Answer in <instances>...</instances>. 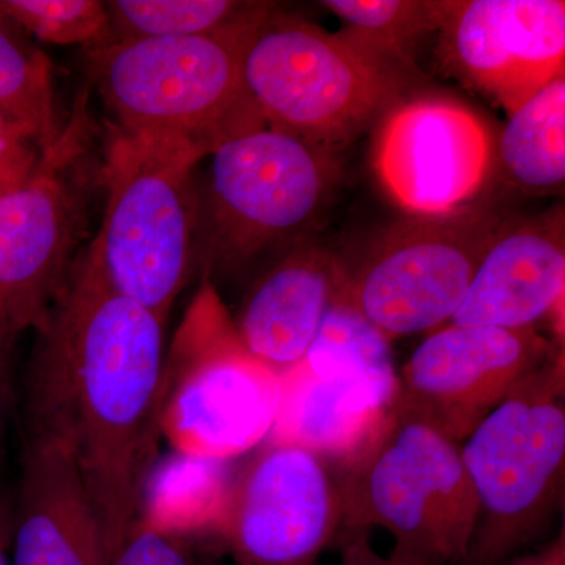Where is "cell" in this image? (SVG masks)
<instances>
[{"label":"cell","instance_id":"1","mask_svg":"<svg viewBox=\"0 0 565 565\" xmlns=\"http://www.w3.org/2000/svg\"><path fill=\"white\" fill-rule=\"evenodd\" d=\"M163 327L81 255L46 321L33 330L25 438L51 441L71 457L110 557L140 520L162 437Z\"/></svg>","mask_w":565,"mask_h":565},{"label":"cell","instance_id":"2","mask_svg":"<svg viewBox=\"0 0 565 565\" xmlns=\"http://www.w3.org/2000/svg\"><path fill=\"white\" fill-rule=\"evenodd\" d=\"M253 28L111 41L87 50L93 87L114 120L110 129L188 148L204 159L225 141L266 128L241 71L244 41Z\"/></svg>","mask_w":565,"mask_h":565},{"label":"cell","instance_id":"3","mask_svg":"<svg viewBox=\"0 0 565 565\" xmlns=\"http://www.w3.org/2000/svg\"><path fill=\"white\" fill-rule=\"evenodd\" d=\"M241 71L269 128L330 152L370 131L412 85L408 63L275 7L245 39Z\"/></svg>","mask_w":565,"mask_h":565},{"label":"cell","instance_id":"4","mask_svg":"<svg viewBox=\"0 0 565 565\" xmlns=\"http://www.w3.org/2000/svg\"><path fill=\"white\" fill-rule=\"evenodd\" d=\"M202 156L110 129L99 177L106 204L85 250L107 285L167 321L200 263Z\"/></svg>","mask_w":565,"mask_h":565},{"label":"cell","instance_id":"5","mask_svg":"<svg viewBox=\"0 0 565 565\" xmlns=\"http://www.w3.org/2000/svg\"><path fill=\"white\" fill-rule=\"evenodd\" d=\"M340 530L382 527L407 565H463L478 503L460 445L394 408L377 437L338 476Z\"/></svg>","mask_w":565,"mask_h":565},{"label":"cell","instance_id":"6","mask_svg":"<svg viewBox=\"0 0 565 565\" xmlns=\"http://www.w3.org/2000/svg\"><path fill=\"white\" fill-rule=\"evenodd\" d=\"M564 360L556 355L460 444L478 503L463 565H501L534 542L563 501Z\"/></svg>","mask_w":565,"mask_h":565},{"label":"cell","instance_id":"7","mask_svg":"<svg viewBox=\"0 0 565 565\" xmlns=\"http://www.w3.org/2000/svg\"><path fill=\"white\" fill-rule=\"evenodd\" d=\"M281 377L241 343L214 282L202 285L167 344L159 427L180 455L225 462L266 444Z\"/></svg>","mask_w":565,"mask_h":565},{"label":"cell","instance_id":"8","mask_svg":"<svg viewBox=\"0 0 565 565\" xmlns=\"http://www.w3.org/2000/svg\"><path fill=\"white\" fill-rule=\"evenodd\" d=\"M211 158L203 275L232 274L275 245L299 243L340 174L337 152L266 128L225 141Z\"/></svg>","mask_w":565,"mask_h":565},{"label":"cell","instance_id":"9","mask_svg":"<svg viewBox=\"0 0 565 565\" xmlns=\"http://www.w3.org/2000/svg\"><path fill=\"white\" fill-rule=\"evenodd\" d=\"M514 215L481 199L452 214L392 223L345 267L352 303L390 340L452 318L476 270Z\"/></svg>","mask_w":565,"mask_h":565},{"label":"cell","instance_id":"10","mask_svg":"<svg viewBox=\"0 0 565 565\" xmlns=\"http://www.w3.org/2000/svg\"><path fill=\"white\" fill-rule=\"evenodd\" d=\"M31 177L0 195V341L46 321L76 266L87 232L88 117L85 103Z\"/></svg>","mask_w":565,"mask_h":565},{"label":"cell","instance_id":"11","mask_svg":"<svg viewBox=\"0 0 565 565\" xmlns=\"http://www.w3.org/2000/svg\"><path fill=\"white\" fill-rule=\"evenodd\" d=\"M225 492L217 526L237 565H316L343 520L332 465L296 445H262Z\"/></svg>","mask_w":565,"mask_h":565},{"label":"cell","instance_id":"12","mask_svg":"<svg viewBox=\"0 0 565 565\" xmlns=\"http://www.w3.org/2000/svg\"><path fill=\"white\" fill-rule=\"evenodd\" d=\"M373 167L407 217H438L482 199L493 167L484 121L445 96H411L375 125Z\"/></svg>","mask_w":565,"mask_h":565},{"label":"cell","instance_id":"13","mask_svg":"<svg viewBox=\"0 0 565 565\" xmlns=\"http://www.w3.org/2000/svg\"><path fill=\"white\" fill-rule=\"evenodd\" d=\"M556 355L535 327L444 326L424 338L399 371L396 407L460 445Z\"/></svg>","mask_w":565,"mask_h":565},{"label":"cell","instance_id":"14","mask_svg":"<svg viewBox=\"0 0 565 565\" xmlns=\"http://www.w3.org/2000/svg\"><path fill=\"white\" fill-rule=\"evenodd\" d=\"M440 54L509 115L564 74L563 0H444Z\"/></svg>","mask_w":565,"mask_h":565},{"label":"cell","instance_id":"15","mask_svg":"<svg viewBox=\"0 0 565 565\" xmlns=\"http://www.w3.org/2000/svg\"><path fill=\"white\" fill-rule=\"evenodd\" d=\"M565 291L564 210L516 221L487 250L446 326L535 327L559 318Z\"/></svg>","mask_w":565,"mask_h":565},{"label":"cell","instance_id":"16","mask_svg":"<svg viewBox=\"0 0 565 565\" xmlns=\"http://www.w3.org/2000/svg\"><path fill=\"white\" fill-rule=\"evenodd\" d=\"M345 291L344 263L299 241L253 282L234 329L244 348L281 377L303 362L327 311Z\"/></svg>","mask_w":565,"mask_h":565},{"label":"cell","instance_id":"17","mask_svg":"<svg viewBox=\"0 0 565 565\" xmlns=\"http://www.w3.org/2000/svg\"><path fill=\"white\" fill-rule=\"evenodd\" d=\"M10 565H109L98 516L61 446L25 438Z\"/></svg>","mask_w":565,"mask_h":565},{"label":"cell","instance_id":"18","mask_svg":"<svg viewBox=\"0 0 565 565\" xmlns=\"http://www.w3.org/2000/svg\"><path fill=\"white\" fill-rule=\"evenodd\" d=\"M394 408L371 390L323 381L300 363L281 375L280 405L266 441L300 446L341 470L371 445Z\"/></svg>","mask_w":565,"mask_h":565},{"label":"cell","instance_id":"19","mask_svg":"<svg viewBox=\"0 0 565 565\" xmlns=\"http://www.w3.org/2000/svg\"><path fill=\"white\" fill-rule=\"evenodd\" d=\"M302 364L323 381L363 386L396 405L399 401L392 340L364 318L348 291L327 311Z\"/></svg>","mask_w":565,"mask_h":565},{"label":"cell","instance_id":"20","mask_svg":"<svg viewBox=\"0 0 565 565\" xmlns=\"http://www.w3.org/2000/svg\"><path fill=\"white\" fill-rule=\"evenodd\" d=\"M508 184L548 193L565 180V74L509 115L498 145Z\"/></svg>","mask_w":565,"mask_h":565},{"label":"cell","instance_id":"21","mask_svg":"<svg viewBox=\"0 0 565 565\" xmlns=\"http://www.w3.org/2000/svg\"><path fill=\"white\" fill-rule=\"evenodd\" d=\"M106 9L111 43L247 31L274 6L239 0H110Z\"/></svg>","mask_w":565,"mask_h":565},{"label":"cell","instance_id":"22","mask_svg":"<svg viewBox=\"0 0 565 565\" xmlns=\"http://www.w3.org/2000/svg\"><path fill=\"white\" fill-rule=\"evenodd\" d=\"M0 110L24 125L41 152L62 136L52 63L17 25L0 17Z\"/></svg>","mask_w":565,"mask_h":565},{"label":"cell","instance_id":"23","mask_svg":"<svg viewBox=\"0 0 565 565\" xmlns=\"http://www.w3.org/2000/svg\"><path fill=\"white\" fill-rule=\"evenodd\" d=\"M441 2L433 0H326L322 7L343 22L344 33L392 61L411 65V51L437 32Z\"/></svg>","mask_w":565,"mask_h":565},{"label":"cell","instance_id":"24","mask_svg":"<svg viewBox=\"0 0 565 565\" xmlns=\"http://www.w3.org/2000/svg\"><path fill=\"white\" fill-rule=\"evenodd\" d=\"M0 17L44 43L87 50L110 43L106 2L99 0H0Z\"/></svg>","mask_w":565,"mask_h":565},{"label":"cell","instance_id":"25","mask_svg":"<svg viewBox=\"0 0 565 565\" xmlns=\"http://www.w3.org/2000/svg\"><path fill=\"white\" fill-rule=\"evenodd\" d=\"M188 535L141 515L109 565H199Z\"/></svg>","mask_w":565,"mask_h":565},{"label":"cell","instance_id":"26","mask_svg":"<svg viewBox=\"0 0 565 565\" xmlns=\"http://www.w3.org/2000/svg\"><path fill=\"white\" fill-rule=\"evenodd\" d=\"M40 158L39 143L29 129L0 110V195L28 180Z\"/></svg>","mask_w":565,"mask_h":565},{"label":"cell","instance_id":"27","mask_svg":"<svg viewBox=\"0 0 565 565\" xmlns=\"http://www.w3.org/2000/svg\"><path fill=\"white\" fill-rule=\"evenodd\" d=\"M371 531L340 530L337 534L340 561L337 565H407L394 557H384L375 552L370 542Z\"/></svg>","mask_w":565,"mask_h":565},{"label":"cell","instance_id":"28","mask_svg":"<svg viewBox=\"0 0 565 565\" xmlns=\"http://www.w3.org/2000/svg\"><path fill=\"white\" fill-rule=\"evenodd\" d=\"M13 343H3L0 341V448H2L3 438L11 415H13L14 403H17V384H14L13 370Z\"/></svg>","mask_w":565,"mask_h":565},{"label":"cell","instance_id":"29","mask_svg":"<svg viewBox=\"0 0 565 565\" xmlns=\"http://www.w3.org/2000/svg\"><path fill=\"white\" fill-rule=\"evenodd\" d=\"M17 489L0 484V565H10Z\"/></svg>","mask_w":565,"mask_h":565},{"label":"cell","instance_id":"30","mask_svg":"<svg viewBox=\"0 0 565 565\" xmlns=\"http://www.w3.org/2000/svg\"><path fill=\"white\" fill-rule=\"evenodd\" d=\"M508 565H565V535L561 531L559 537L550 542L544 548L539 550L533 555L516 559L515 563Z\"/></svg>","mask_w":565,"mask_h":565},{"label":"cell","instance_id":"31","mask_svg":"<svg viewBox=\"0 0 565 565\" xmlns=\"http://www.w3.org/2000/svg\"><path fill=\"white\" fill-rule=\"evenodd\" d=\"M199 565H217L215 564V561H212V559H204V557H202V559L199 561Z\"/></svg>","mask_w":565,"mask_h":565}]
</instances>
